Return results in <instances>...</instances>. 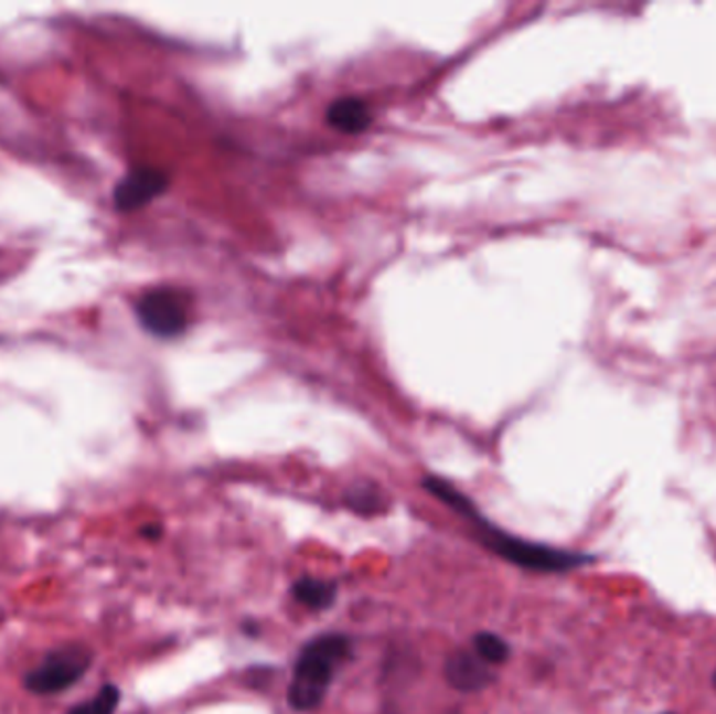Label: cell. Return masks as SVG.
<instances>
[{"instance_id":"9a60e30c","label":"cell","mask_w":716,"mask_h":714,"mask_svg":"<svg viewBox=\"0 0 716 714\" xmlns=\"http://www.w3.org/2000/svg\"><path fill=\"white\" fill-rule=\"evenodd\" d=\"M664 714H671V713H664Z\"/></svg>"},{"instance_id":"ba28073f","label":"cell","mask_w":716,"mask_h":714,"mask_svg":"<svg viewBox=\"0 0 716 714\" xmlns=\"http://www.w3.org/2000/svg\"><path fill=\"white\" fill-rule=\"evenodd\" d=\"M291 597L308 610L323 612L329 610L338 599V583L314 578V576H302L291 585Z\"/></svg>"},{"instance_id":"9c48e42d","label":"cell","mask_w":716,"mask_h":714,"mask_svg":"<svg viewBox=\"0 0 716 714\" xmlns=\"http://www.w3.org/2000/svg\"><path fill=\"white\" fill-rule=\"evenodd\" d=\"M344 503L350 511L363 515V518H373L380 513H386L389 508L388 497L380 490L377 484L371 482H356L352 484L346 494Z\"/></svg>"},{"instance_id":"7c38bea8","label":"cell","mask_w":716,"mask_h":714,"mask_svg":"<svg viewBox=\"0 0 716 714\" xmlns=\"http://www.w3.org/2000/svg\"><path fill=\"white\" fill-rule=\"evenodd\" d=\"M141 532L147 539H160L162 536V526H145Z\"/></svg>"},{"instance_id":"6da1fadb","label":"cell","mask_w":716,"mask_h":714,"mask_svg":"<svg viewBox=\"0 0 716 714\" xmlns=\"http://www.w3.org/2000/svg\"><path fill=\"white\" fill-rule=\"evenodd\" d=\"M424 489L434 494L438 501H442L455 513L466 518L482 547H487L496 557L505 560L507 564H513L522 571L536 572V574H566V572L583 568L594 562V557L587 553L557 550L552 545L526 541L522 536H515L512 532L503 531L487 515L480 513L475 503L466 492H461L455 484H450L449 480H445L440 476H426Z\"/></svg>"},{"instance_id":"8992f818","label":"cell","mask_w":716,"mask_h":714,"mask_svg":"<svg viewBox=\"0 0 716 714\" xmlns=\"http://www.w3.org/2000/svg\"><path fill=\"white\" fill-rule=\"evenodd\" d=\"M445 679L452 690L461 694H480L494 683V673L491 664H487L473 650H457L445 662Z\"/></svg>"},{"instance_id":"7a4b0ae2","label":"cell","mask_w":716,"mask_h":714,"mask_svg":"<svg viewBox=\"0 0 716 714\" xmlns=\"http://www.w3.org/2000/svg\"><path fill=\"white\" fill-rule=\"evenodd\" d=\"M350 656L352 641L346 635L328 633L310 639L296 658L287 688V704L296 713H312L321 708L335 674Z\"/></svg>"},{"instance_id":"30bf717a","label":"cell","mask_w":716,"mask_h":714,"mask_svg":"<svg viewBox=\"0 0 716 714\" xmlns=\"http://www.w3.org/2000/svg\"><path fill=\"white\" fill-rule=\"evenodd\" d=\"M120 690L118 685H103L101 690L95 695H90L88 700H84L81 704L72 706L65 714H116L118 706H120Z\"/></svg>"},{"instance_id":"3957f363","label":"cell","mask_w":716,"mask_h":714,"mask_svg":"<svg viewBox=\"0 0 716 714\" xmlns=\"http://www.w3.org/2000/svg\"><path fill=\"white\" fill-rule=\"evenodd\" d=\"M93 667V650L84 643H65L44 653L23 674V688L34 695H60L83 681Z\"/></svg>"},{"instance_id":"5b68a950","label":"cell","mask_w":716,"mask_h":714,"mask_svg":"<svg viewBox=\"0 0 716 714\" xmlns=\"http://www.w3.org/2000/svg\"><path fill=\"white\" fill-rule=\"evenodd\" d=\"M168 189V174L158 168H137L128 172L114 191V204L120 212H135Z\"/></svg>"},{"instance_id":"52a82bcc","label":"cell","mask_w":716,"mask_h":714,"mask_svg":"<svg viewBox=\"0 0 716 714\" xmlns=\"http://www.w3.org/2000/svg\"><path fill=\"white\" fill-rule=\"evenodd\" d=\"M325 120L335 130H342L346 135H359L371 126L373 114H371V107L363 99L344 97V99H335L329 105Z\"/></svg>"},{"instance_id":"5bb4252c","label":"cell","mask_w":716,"mask_h":714,"mask_svg":"<svg viewBox=\"0 0 716 714\" xmlns=\"http://www.w3.org/2000/svg\"><path fill=\"white\" fill-rule=\"evenodd\" d=\"M715 688H716V673H715Z\"/></svg>"},{"instance_id":"277c9868","label":"cell","mask_w":716,"mask_h":714,"mask_svg":"<svg viewBox=\"0 0 716 714\" xmlns=\"http://www.w3.org/2000/svg\"><path fill=\"white\" fill-rule=\"evenodd\" d=\"M139 323L156 338L172 340L186 331L189 302L179 289L156 287L145 291L137 302Z\"/></svg>"},{"instance_id":"8fae6325","label":"cell","mask_w":716,"mask_h":714,"mask_svg":"<svg viewBox=\"0 0 716 714\" xmlns=\"http://www.w3.org/2000/svg\"><path fill=\"white\" fill-rule=\"evenodd\" d=\"M473 652L478 653L487 664H503L510 653H512V648L510 643L501 637V635L491 633V631H480V633L473 635Z\"/></svg>"},{"instance_id":"4fadbf2b","label":"cell","mask_w":716,"mask_h":714,"mask_svg":"<svg viewBox=\"0 0 716 714\" xmlns=\"http://www.w3.org/2000/svg\"><path fill=\"white\" fill-rule=\"evenodd\" d=\"M242 629H244V633H247V635H256V633H258V631H256V629H258V625H254V622H246V625H244V627H242Z\"/></svg>"}]
</instances>
